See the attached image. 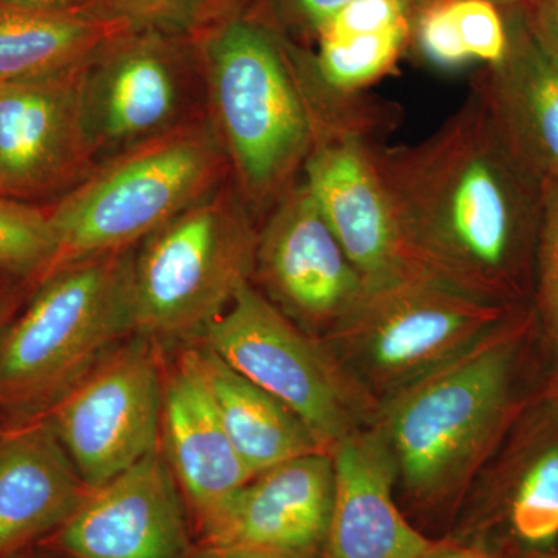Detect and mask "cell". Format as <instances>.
<instances>
[{
	"label": "cell",
	"instance_id": "1f68e13d",
	"mask_svg": "<svg viewBox=\"0 0 558 558\" xmlns=\"http://www.w3.org/2000/svg\"><path fill=\"white\" fill-rule=\"evenodd\" d=\"M425 558H508L476 546L461 545L449 537L438 539Z\"/></svg>",
	"mask_w": 558,
	"mask_h": 558
},
{
	"label": "cell",
	"instance_id": "44dd1931",
	"mask_svg": "<svg viewBox=\"0 0 558 558\" xmlns=\"http://www.w3.org/2000/svg\"><path fill=\"white\" fill-rule=\"evenodd\" d=\"M182 348L199 373L231 446L253 476L289 459L325 453L292 411L211 349L202 343Z\"/></svg>",
	"mask_w": 558,
	"mask_h": 558
},
{
	"label": "cell",
	"instance_id": "cb8c5ba5",
	"mask_svg": "<svg viewBox=\"0 0 558 558\" xmlns=\"http://www.w3.org/2000/svg\"><path fill=\"white\" fill-rule=\"evenodd\" d=\"M411 21L347 38H319L312 57L318 78L340 94H359L398 64L409 44Z\"/></svg>",
	"mask_w": 558,
	"mask_h": 558
},
{
	"label": "cell",
	"instance_id": "ac0fdd59",
	"mask_svg": "<svg viewBox=\"0 0 558 558\" xmlns=\"http://www.w3.org/2000/svg\"><path fill=\"white\" fill-rule=\"evenodd\" d=\"M336 487L319 558H425L428 537L400 508L395 458L376 424L352 433L332 453Z\"/></svg>",
	"mask_w": 558,
	"mask_h": 558
},
{
	"label": "cell",
	"instance_id": "ffe728a7",
	"mask_svg": "<svg viewBox=\"0 0 558 558\" xmlns=\"http://www.w3.org/2000/svg\"><path fill=\"white\" fill-rule=\"evenodd\" d=\"M505 13L508 54L472 84L524 167L539 180L558 179V64L529 35L520 10Z\"/></svg>",
	"mask_w": 558,
	"mask_h": 558
},
{
	"label": "cell",
	"instance_id": "ba28073f",
	"mask_svg": "<svg viewBox=\"0 0 558 558\" xmlns=\"http://www.w3.org/2000/svg\"><path fill=\"white\" fill-rule=\"evenodd\" d=\"M508 315L425 277L366 288L323 340L379 402L473 347Z\"/></svg>",
	"mask_w": 558,
	"mask_h": 558
},
{
	"label": "cell",
	"instance_id": "f546056e",
	"mask_svg": "<svg viewBox=\"0 0 558 558\" xmlns=\"http://www.w3.org/2000/svg\"><path fill=\"white\" fill-rule=\"evenodd\" d=\"M27 290L32 289L24 282L0 275V330L5 328L7 323L20 310Z\"/></svg>",
	"mask_w": 558,
	"mask_h": 558
},
{
	"label": "cell",
	"instance_id": "4316f807",
	"mask_svg": "<svg viewBox=\"0 0 558 558\" xmlns=\"http://www.w3.org/2000/svg\"><path fill=\"white\" fill-rule=\"evenodd\" d=\"M542 215H539L537 253V306L543 323L554 340L558 339V179L539 180Z\"/></svg>",
	"mask_w": 558,
	"mask_h": 558
},
{
	"label": "cell",
	"instance_id": "83f0119b",
	"mask_svg": "<svg viewBox=\"0 0 558 558\" xmlns=\"http://www.w3.org/2000/svg\"><path fill=\"white\" fill-rule=\"evenodd\" d=\"M520 13L539 50L558 64V0H531Z\"/></svg>",
	"mask_w": 558,
	"mask_h": 558
},
{
	"label": "cell",
	"instance_id": "d590c367",
	"mask_svg": "<svg viewBox=\"0 0 558 558\" xmlns=\"http://www.w3.org/2000/svg\"><path fill=\"white\" fill-rule=\"evenodd\" d=\"M524 558H558V548L553 550V553L535 554V556H529Z\"/></svg>",
	"mask_w": 558,
	"mask_h": 558
},
{
	"label": "cell",
	"instance_id": "836d02e7",
	"mask_svg": "<svg viewBox=\"0 0 558 558\" xmlns=\"http://www.w3.org/2000/svg\"><path fill=\"white\" fill-rule=\"evenodd\" d=\"M427 2V0H414V7L418 3ZM488 2L495 3L501 10H521L527 5L531 0H488Z\"/></svg>",
	"mask_w": 558,
	"mask_h": 558
},
{
	"label": "cell",
	"instance_id": "5b68a950",
	"mask_svg": "<svg viewBox=\"0 0 558 558\" xmlns=\"http://www.w3.org/2000/svg\"><path fill=\"white\" fill-rule=\"evenodd\" d=\"M229 159L209 117L100 161L47 207L61 267L135 247L226 183Z\"/></svg>",
	"mask_w": 558,
	"mask_h": 558
},
{
	"label": "cell",
	"instance_id": "7c38bea8",
	"mask_svg": "<svg viewBox=\"0 0 558 558\" xmlns=\"http://www.w3.org/2000/svg\"><path fill=\"white\" fill-rule=\"evenodd\" d=\"M252 282L311 336H328L366 292L306 183H295L258 230Z\"/></svg>",
	"mask_w": 558,
	"mask_h": 558
},
{
	"label": "cell",
	"instance_id": "484cf974",
	"mask_svg": "<svg viewBox=\"0 0 558 558\" xmlns=\"http://www.w3.org/2000/svg\"><path fill=\"white\" fill-rule=\"evenodd\" d=\"M215 0H95V11L140 31L196 36L213 17Z\"/></svg>",
	"mask_w": 558,
	"mask_h": 558
},
{
	"label": "cell",
	"instance_id": "7a4b0ae2",
	"mask_svg": "<svg viewBox=\"0 0 558 558\" xmlns=\"http://www.w3.org/2000/svg\"><path fill=\"white\" fill-rule=\"evenodd\" d=\"M526 328V319L506 315L473 347L380 402L374 424L395 458L400 508L428 537L449 535L515 421Z\"/></svg>",
	"mask_w": 558,
	"mask_h": 558
},
{
	"label": "cell",
	"instance_id": "d6986e66",
	"mask_svg": "<svg viewBox=\"0 0 558 558\" xmlns=\"http://www.w3.org/2000/svg\"><path fill=\"white\" fill-rule=\"evenodd\" d=\"M46 414L0 428V558L39 545L89 495Z\"/></svg>",
	"mask_w": 558,
	"mask_h": 558
},
{
	"label": "cell",
	"instance_id": "603a6c76",
	"mask_svg": "<svg viewBox=\"0 0 558 558\" xmlns=\"http://www.w3.org/2000/svg\"><path fill=\"white\" fill-rule=\"evenodd\" d=\"M421 58L450 70L469 62L494 68L509 50L505 10L488 0H427L414 7L411 36Z\"/></svg>",
	"mask_w": 558,
	"mask_h": 558
},
{
	"label": "cell",
	"instance_id": "3957f363",
	"mask_svg": "<svg viewBox=\"0 0 558 558\" xmlns=\"http://www.w3.org/2000/svg\"><path fill=\"white\" fill-rule=\"evenodd\" d=\"M213 126L248 211L274 208L303 171L322 124L349 95L314 60L242 14L213 16L196 36Z\"/></svg>",
	"mask_w": 558,
	"mask_h": 558
},
{
	"label": "cell",
	"instance_id": "e0dca14e",
	"mask_svg": "<svg viewBox=\"0 0 558 558\" xmlns=\"http://www.w3.org/2000/svg\"><path fill=\"white\" fill-rule=\"evenodd\" d=\"M160 451L185 499L197 543L253 475L231 446L185 348L165 352Z\"/></svg>",
	"mask_w": 558,
	"mask_h": 558
},
{
	"label": "cell",
	"instance_id": "52a82bcc",
	"mask_svg": "<svg viewBox=\"0 0 558 558\" xmlns=\"http://www.w3.org/2000/svg\"><path fill=\"white\" fill-rule=\"evenodd\" d=\"M197 343L292 411L330 457L352 433L376 422L379 400L325 340L290 322L252 281Z\"/></svg>",
	"mask_w": 558,
	"mask_h": 558
},
{
	"label": "cell",
	"instance_id": "5bb4252c",
	"mask_svg": "<svg viewBox=\"0 0 558 558\" xmlns=\"http://www.w3.org/2000/svg\"><path fill=\"white\" fill-rule=\"evenodd\" d=\"M494 451L473 480L449 535L508 558L558 548V428L531 425Z\"/></svg>",
	"mask_w": 558,
	"mask_h": 558
},
{
	"label": "cell",
	"instance_id": "9c48e42d",
	"mask_svg": "<svg viewBox=\"0 0 558 558\" xmlns=\"http://www.w3.org/2000/svg\"><path fill=\"white\" fill-rule=\"evenodd\" d=\"M201 81L194 36L128 28L102 44L80 76L81 121L97 165L201 117Z\"/></svg>",
	"mask_w": 558,
	"mask_h": 558
},
{
	"label": "cell",
	"instance_id": "8992f818",
	"mask_svg": "<svg viewBox=\"0 0 558 558\" xmlns=\"http://www.w3.org/2000/svg\"><path fill=\"white\" fill-rule=\"evenodd\" d=\"M219 186L132 253V336L163 352L197 343L252 281L258 230L236 186Z\"/></svg>",
	"mask_w": 558,
	"mask_h": 558
},
{
	"label": "cell",
	"instance_id": "2e32d148",
	"mask_svg": "<svg viewBox=\"0 0 558 558\" xmlns=\"http://www.w3.org/2000/svg\"><path fill=\"white\" fill-rule=\"evenodd\" d=\"M330 454L311 453L264 470L234 495L196 545L319 558L332 510Z\"/></svg>",
	"mask_w": 558,
	"mask_h": 558
},
{
	"label": "cell",
	"instance_id": "e575fe53",
	"mask_svg": "<svg viewBox=\"0 0 558 558\" xmlns=\"http://www.w3.org/2000/svg\"><path fill=\"white\" fill-rule=\"evenodd\" d=\"M10 558H58L53 556V554L49 553V550L40 548L39 545L32 546V548H27L21 550V553L14 554Z\"/></svg>",
	"mask_w": 558,
	"mask_h": 558
},
{
	"label": "cell",
	"instance_id": "9a60e30c",
	"mask_svg": "<svg viewBox=\"0 0 558 558\" xmlns=\"http://www.w3.org/2000/svg\"><path fill=\"white\" fill-rule=\"evenodd\" d=\"M81 70L0 81V194L32 202L68 193L97 167L81 121Z\"/></svg>",
	"mask_w": 558,
	"mask_h": 558
},
{
	"label": "cell",
	"instance_id": "4dcf8cb0",
	"mask_svg": "<svg viewBox=\"0 0 558 558\" xmlns=\"http://www.w3.org/2000/svg\"><path fill=\"white\" fill-rule=\"evenodd\" d=\"M5 5L39 11H95V0H0ZM100 14V13H98Z\"/></svg>",
	"mask_w": 558,
	"mask_h": 558
},
{
	"label": "cell",
	"instance_id": "6da1fadb",
	"mask_svg": "<svg viewBox=\"0 0 558 558\" xmlns=\"http://www.w3.org/2000/svg\"><path fill=\"white\" fill-rule=\"evenodd\" d=\"M403 252L418 277L508 307L527 242L537 244L542 186L499 130L483 94L429 137L374 142Z\"/></svg>",
	"mask_w": 558,
	"mask_h": 558
},
{
	"label": "cell",
	"instance_id": "8fae6325",
	"mask_svg": "<svg viewBox=\"0 0 558 558\" xmlns=\"http://www.w3.org/2000/svg\"><path fill=\"white\" fill-rule=\"evenodd\" d=\"M387 113L355 98L322 124L303 167L304 183L368 288L416 275L371 153Z\"/></svg>",
	"mask_w": 558,
	"mask_h": 558
},
{
	"label": "cell",
	"instance_id": "4fadbf2b",
	"mask_svg": "<svg viewBox=\"0 0 558 558\" xmlns=\"http://www.w3.org/2000/svg\"><path fill=\"white\" fill-rule=\"evenodd\" d=\"M58 558H191L196 535L160 449L89 495L39 543Z\"/></svg>",
	"mask_w": 558,
	"mask_h": 558
},
{
	"label": "cell",
	"instance_id": "f1b7e54d",
	"mask_svg": "<svg viewBox=\"0 0 558 558\" xmlns=\"http://www.w3.org/2000/svg\"><path fill=\"white\" fill-rule=\"evenodd\" d=\"M278 2L282 13L288 14L299 27L317 36L319 28L351 0H278Z\"/></svg>",
	"mask_w": 558,
	"mask_h": 558
},
{
	"label": "cell",
	"instance_id": "8d00e7d4",
	"mask_svg": "<svg viewBox=\"0 0 558 558\" xmlns=\"http://www.w3.org/2000/svg\"><path fill=\"white\" fill-rule=\"evenodd\" d=\"M556 341V347H557V355H558V339L557 340H554Z\"/></svg>",
	"mask_w": 558,
	"mask_h": 558
},
{
	"label": "cell",
	"instance_id": "7402d4cb",
	"mask_svg": "<svg viewBox=\"0 0 558 558\" xmlns=\"http://www.w3.org/2000/svg\"><path fill=\"white\" fill-rule=\"evenodd\" d=\"M128 28L94 11H39L0 2V81L76 72L102 44Z\"/></svg>",
	"mask_w": 558,
	"mask_h": 558
},
{
	"label": "cell",
	"instance_id": "d6a6232c",
	"mask_svg": "<svg viewBox=\"0 0 558 558\" xmlns=\"http://www.w3.org/2000/svg\"><path fill=\"white\" fill-rule=\"evenodd\" d=\"M191 558H284L270 556V554L255 553V550L218 548V546L197 545Z\"/></svg>",
	"mask_w": 558,
	"mask_h": 558
},
{
	"label": "cell",
	"instance_id": "30bf717a",
	"mask_svg": "<svg viewBox=\"0 0 558 558\" xmlns=\"http://www.w3.org/2000/svg\"><path fill=\"white\" fill-rule=\"evenodd\" d=\"M165 352L145 337L117 344L46 416L90 488L160 449Z\"/></svg>",
	"mask_w": 558,
	"mask_h": 558
},
{
	"label": "cell",
	"instance_id": "d4e9b609",
	"mask_svg": "<svg viewBox=\"0 0 558 558\" xmlns=\"http://www.w3.org/2000/svg\"><path fill=\"white\" fill-rule=\"evenodd\" d=\"M57 255L47 208L0 194V275L33 290L49 277Z\"/></svg>",
	"mask_w": 558,
	"mask_h": 558
},
{
	"label": "cell",
	"instance_id": "277c9868",
	"mask_svg": "<svg viewBox=\"0 0 558 558\" xmlns=\"http://www.w3.org/2000/svg\"><path fill=\"white\" fill-rule=\"evenodd\" d=\"M134 248L61 267L0 330V413L38 417L132 336Z\"/></svg>",
	"mask_w": 558,
	"mask_h": 558
}]
</instances>
